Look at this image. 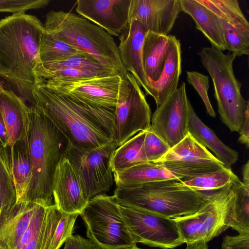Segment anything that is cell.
I'll use <instances>...</instances> for the list:
<instances>
[{
  "mask_svg": "<svg viewBox=\"0 0 249 249\" xmlns=\"http://www.w3.org/2000/svg\"><path fill=\"white\" fill-rule=\"evenodd\" d=\"M181 12L179 0H131L129 21H140L147 31L167 36Z\"/></svg>",
  "mask_w": 249,
  "mask_h": 249,
  "instance_id": "obj_18",
  "label": "cell"
},
{
  "mask_svg": "<svg viewBox=\"0 0 249 249\" xmlns=\"http://www.w3.org/2000/svg\"><path fill=\"white\" fill-rule=\"evenodd\" d=\"M53 204L17 203L0 229L7 249H49L62 217Z\"/></svg>",
  "mask_w": 249,
  "mask_h": 249,
  "instance_id": "obj_6",
  "label": "cell"
},
{
  "mask_svg": "<svg viewBox=\"0 0 249 249\" xmlns=\"http://www.w3.org/2000/svg\"><path fill=\"white\" fill-rule=\"evenodd\" d=\"M17 204V194L11 173L9 147L0 142V229Z\"/></svg>",
  "mask_w": 249,
  "mask_h": 249,
  "instance_id": "obj_29",
  "label": "cell"
},
{
  "mask_svg": "<svg viewBox=\"0 0 249 249\" xmlns=\"http://www.w3.org/2000/svg\"><path fill=\"white\" fill-rule=\"evenodd\" d=\"M64 243L63 249H98L90 239L80 235L71 234Z\"/></svg>",
  "mask_w": 249,
  "mask_h": 249,
  "instance_id": "obj_39",
  "label": "cell"
},
{
  "mask_svg": "<svg viewBox=\"0 0 249 249\" xmlns=\"http://www.w3.org/2000/svg\"><path fill=\"white\" fill-rule=\"evenodd\" d=\"M120 208L136 243L162 249L184 243L174 218L139 209Z\"/></svg>",
  "mask_w": 249,
  "mask_h": 249,
  "instance_id": "obj_13",
  "label": "cell"
},
{
  "mask_svg": "<svg viewBox=\"0 0 249 249\" xmlns=\"http://www.w3.org/2000/svg\"><path fill=\"white\" fill-rule=\"evenodd\" d=\"M30 107L25 140L31 161L32 182L26 202L53 204L52 180L55 168L65 150V137L44 115Z\"/></svg>",
  "mask_w": 249,
  "mask_h": 249,
  "instance_id": "obj_3",
  "label": "cell"
},
{
  "mask_svg": "<svg viewBox=\"0 0 249 249\" xmlns=\"http://www.w3.org/2000/svg\"><path fill=\"white\" fill-rule=\"evenodd\" d=\"M185 249H208L207 243L205 242H195L186 244Z\"/></svg>",
  "mask_w": 249,
  "mask_h": 249,
  "instance_id": "obj_43",
  "label": "cell"
},
{
  "mask_svg": "<svg viewBox=\"0 0 249 249\" xmlns=\"http://www.w3.org/2000/svg\"><path fill=\"white\" fill-rule=\"evenodd\" d=\"M181 72V44L179 39L169 35L167 55L159 79L151 85L152 97L160 106L178 88Z\"/></svg>",
  "mask_w": 249,
  "mask_h": 249,
  "instance_id": "obj_22",
  "label": "cell"
},
{
  "mask_svg": "<svg viewBox=\"0 0 249 249\" xmlns=\"http://www.w3.org/2000/svg\"><path fill=\"white\" fill-rule=\"evenodd\" d=\"M113 177L116 186H133L169 179H179L161 165L149 162L113 173Z\"/></svg>",
  "mask_w": 249,
  "mask_h": 249,
  "instance_id": "obj_27",
  "label": "cell"
},
{
  "mask_svg": "<svg viewBox=\"0 0 249 249\" xmlns=\"http://www.w3.org/2000/svg\"><path fill=\"white\" fill-rule=\"evenodd\" d=\"M213 12L220 19L229 52L236 56L249 53V23L237 0H218Z\"/></svg>",
  "mask_w": 249,
  "mask_h": 249,
  "instance_id": "obj_19",
  "label": "cell"
},
{
  "mask_svg": "<svg viewBox=\"0 0 249 249\" xmlns=\"http://www.w3.org/2000/svg\"><path fill=\"white\" fill-rule=\"evenodd\" d=\"M151 110L134 76L122 78L115 109L114 142L117 147L151 126Z\"/></svg>",
  "mask_w": 249,
  "mask_h": 249,
  "instance_id": "obj_10",
  "label": "cell"
},
{
  "mask_svg": "<svg viewBox=\"0 0 249 249\" xmlns=\"http://www.w3.org/2000/svg\"><path fill=\"white\" fill-rule=\"evenodd\" d=\"M239 234H249V187L238 180L232 207L230 228Z\"/></svg>",
  "mask_w": 249,
  "mask_h": 249,
  "instance_id": "obj_33",
  "label": "cell"
},
{
  "mask_svg": "<svg viewBox=\"0 0 249 249\" xmlns=\"http://www.w3.org/2000/svg\"><path fill=\"white\" fill-rule=\"evenodd\" d=\"M79 215L80 213H62L49 249H59L67 238L72 234L75 221Z\"/></svg>",
  "mask_w": 249,
  "mask_h": 249,
  "instance_id": "obj_36",
  "label": "cell"
},
{
  "mask_svg": "<svg viewBox=\"0 0 249 249\" xmlns=\"http://www.w3.org/2000/svg\"><path fill=\"white\" fill-rule=\"evenodd\" d=\"M43 32L42 22L25 12L0 19V77L29 106L36 74L42 65L39 47Z\"/></svg>",
  "mask_w": 249,
  "mask_h": 249,
  "instance_id": "obj_2",
  "label": "cell"
},
{
  "mask_svg": "<svg viewBox=\"0 0 249 249\" xmlns=\"http://www.w3.org/2000/svg\"><path fill=\"white\" fill-rule=\"evenodd\" d=\"M239 137L238 141L249 148V108L247 109L244 121L238 131Z\"/></svg>",
  "mask_w": 249,
  "mask_h": 249,
  "instance_id": "obj_40",
  "label": "cell"
},
{
  "mask_svg": "<svg viewBox=\"0 0 249 249\" xmlns=\"http://www.w3.org/2000/svg\"><path fill=\"white\" fill-rule=\"evenodd\" d=\"M31 105L46 117L67 143L90 150L114 142L115 108L91 105L42 82L31 91Z\"/></svg>",
  "mask_w": 249,
  "mask_h": 249,
  "instance_id": "obj_1",
  "label": "cell"
},
{
  "mask_svg": "<svg viewBox=\"0 0 249 249\" xmlns=\"http://www.w3.org/2000/svg\"><path fill=\"white\" fill-rule=\"evenodd\" d=\"M116 148L114 142L90 150L79 149L67 144L63 155L79 175L89 200L105 194L112 186L111 160Z\"/></svg>",
  "mask_w": 249,
  "mask_h": 249,
  "instance_id": "obj_11",
  "label": "cell"
},
{
  "mask_svg": "<svg viewBox=\"0 0 249 249\" xmlns=\"http://www.w3.org/2000/svg\"><path fill=\"white\" fill-rule=\"evenodd\" d=\"M30 107L24 100L0 85V113L5 125L8 146L24 140L29 122Z\"/></svg>",
  "mask_w": 249,
  "mask_h": 249,
  "instance_id": "obj_21",
  "label": "cell"
},
{
  "mask_svg": "<svg viewBox=\"0 0 249 249\" xmlns=\"http://www.w3.org/2000/svg\"><path fill=\"white\" fill-rule=\"evenodd\" d=\"M52 193L54 204L64 213L80 214L89 200L79 175L64 155L54 172Z\"/></svg>",
  "mask_w": 249,
  "mask_h": 249,
  "instance_id": "obj_16",
  "label": "cell"
},
{
  "mask_svg": "<svg viewBox=\"0 0 249 249\" xmlns=\"http://www.w3.org/2000/svg\"><path fill=\"white\" fill-rule=\"evenodd\" d=\"M145 133L146 131L139 132L115 149L111 160L113 173L148 162L143 150Z\"/></svg>",
  "mask_w": 249,
  "mask_h": 249,
  "instance_id": "obj_28",
  "label": "cell"
},
{
  "mask_svg": "<svg viewBox=\"0 0 249 249\" xmlns=\"http://www.w3.org/2000/svg\"><path fill=\"white\" fill-rule=\"evenodd\" d=\"M242 182L246 187H249V161L244 165L242 170Z\"/></svg>",
  "mask_w": 249,
  "mask_h": 249,
  "instance_id": "obj_42",
  "label": "cell"
},
{
  "mask_svg": "<svg viewBox=\"0 0 249 249\" xmlns=\"http://www.w3.org/2000/svg\"><path fill=\"white\" fill-rule=\"evenodd\" d=\"M153 163L161 165L182 181L225 167L189 132L182 140Z\"/></svg>",
  "mask_w": 249,
  "mask_h": 249,
  "instance_id": "obj_12",
  "label": "cell"
},
{
  "mask_svg": "<svg viewBox=\"0 0 249 249\" xmlns=\"http://www.w3.org/2000/svg\"><path fill=\"white\" fill-rule=\"evenodd\" d=\"M187 81L198 93L203 102L208 114L215 117V112L213 109L208 95L209 88V77L195 71H187Z\"/></svg>",
  "mask_w": 249,
  "mask_h": 249,
  "instance_id": "obj_35",
  "label": "cell"
},
{
  "mask_svg": "<svg viewBox=\"0 0 249 249\" xmlns=\"http://www.w3.org/2000/svg\"><path fill=\"white\" fill-rule=\"evenodd\" d=\"M9 158L17 194V203L26 202L32 182L33 171L25 139L18 141L9 149Z\"/></svg>",
  "mask_w": 249,
  "mask_h": 249,
  "instance_id": "obj_25",
  "label": "cell"
},
{
  "mask_svg": "<svg viewBox=\"0 0 249 249\" xmlns=\"http://www.w3.org/2000/svg\"><path fill=\"white\" fill-rule=\"evenodd\" d=\"M170 149L167 144L150 129L146 131L143 150L147 162H154Z\"/></svg>",
  "mask_w": 249,
  "mask_h": 249,
  "instance_id": "obj_34",
  "label": "cell"
},
{
  "mask_svg": "<svg viewBox=\"0 0 249 249\" xmlns=\"http://www.w3.org/2000/svg\"><path fill=\"white\" fill-rule=\"evenodd\" d=\"M238 178L231 169L224 167L181 181L185 186L193 190L205 192L221 189Z\"/></svg>",
  "mask_w": 249,
  "mask_h": 249,
  "instance_id": "obj_32",
  "label": "cell"
},
{
  "mask_svg": "<svg viewBox=\"0 0 249 249\" xmlns=\"http://www.w3.org/2000/svg\"><path fill=\"white\" fill-rule=\"evenodd\" d=\"M189 107L188 132L205 148L212 151L225 167L231 169L238 159V152L224 144L214 132L201 121L190 102Z\"/></svg>",
  "mask_w": 249,
  "mask_h": 249,
  "instance_id": "obj_24",
  "label": "cell"
},
{
  "mask_svg": "<svg viewBox=\"0 0 249 249\" xmlns=\"http://www.w3.org/2000/svg\"><path fill=\"white\" fill-rule=\"evenodd\" d=\"M201 63L213 81L214 96L221 121L232 132H238L249 108L241 93L242 84L235 76L234 54H227L213 46L203 48L199 53Z\"/></svg>",
  "mask_w": 249,
  "mask_h": 249,
  "instance_id": "obj_7",
  "label": "cell"
},
{
  "mask_svg": "<svg viewBox=\"0 0 249 249\" xmlns=\"http://www.w3.org/2000/svg\"><path fill=\"white\" fill-rule=\"evenodd\" d=\"M222 249H249V234L226 235L223 240Z\"/></svg>",
  "mask_w": 249,
  "mask_h": 249,
  "instance_id": "obj_38",
  "label": "cell"
},
{
  "mask_svg": "<svg viewBox=\"0 0 249 249\" xmlns=\"http://www.w3.org/2000/svg\"><path fill=\"white\" fill-rule=\"evenodd\" d=\"M43 25L45 31L126 76L115 40L99 26L74 13L54 10L46 14Z\"/></svg>",
  "mask_w": 249,
  "mask_h": 249,
  "instance_id": "obj_5",
  "label": "cell"
},
{
  "mask_svg": "<svg viewBox=\"0 0 249 249\" xmlns=\"http://www.w3.org/2000/svg\"><path fill=\"white\" fill-rule=\"evenodd\" d=\"M50 0H0V12L13 14L43 8Z\"/></svg>",
  "mask_w": 249,
  "mask_h": 249,
  "instance_id": "obj_37",
  "label": "cell"
},
{
  "mask_svg": "<svg viewBox=\"0 0 249 249\" xmlns=\"http://www.w3.org/2000/svg\"><path fill=\"white\" fill-rule=\"evenodd\" d=\"M67 68L98 71L109 75L115 74L121 75L118 72L102 64L93 56L84 53L75 55L61 60L42 64L41 67L37 72L36 76L37 73L42 70L53 71Z\"/></svg>",
  "mask_w": 249,
  "mask_h": 249,
  "instance_id": "obj_30",
  "label": "cell"
},
{
  "mask_svg": "<svg viewBox=\"0 0 249 249\" xmlns=\"http://www.w3.org/2000/svg\"><path fill=\"white\" fill-rule=\"evenodd\" d=\"M169 35L164 36L147 31L142 46L144 71L151 85L159 78L167 55Z\"/></svg>",
  "mask_w": 249,
  "mask_h": 249,
  "instance_id": "obj_26",
  "label": "cell"
},
{
  "mask_svg": "<svg viewBox=\"0 0 249 249\" xmlns=\"http://www.w3.org/2000/svg\"><path fill=\"white\" fill-rule=\"evenodd\" d=\"M122 77L119 74L71 80L38 82L57 92L66 93L91 105L115 108Z\"/></svg>",
  "mask_w": 249,
  "mask_h": 249,
  "instance_id": "obj_14",
  "label": "cell"
},
{
  "mask_svg": "<svg viewBox=\"0 0 249 249\" xmlns=\"http://www.w3.org/2000/svg\"><path fill=\"white\" fill-rule=\"evenodd\" d=\"M211 194L193 190L181 180L169 179L116 186L113 196L121 206L174 218L196 212L207 202Z\"/></svg>",
  "mask_w": 249,
  "mask_h": 249,
  "instance_id": "obj_4",
  "label": "cell"
},
{
  "mask_svg": "<svg viewBox=\"0 0 249 249\" xmlns=\"http://www.w3.org/2000/svg\"><path fill=\"white\" fill-rule=\"evenodd\" d=\"M126 249H142L138 248L136 245H135L131 248Z\"/></svg>",
  "mask_w": 249,
  "mask_h": 249,
  "instance_id": "obj_45",
  "label": "cell"
},
{
  "mask_svg": "<svg viewBox=\"0 0 249 249\" xmlns=\"http://www.w3.org/2000/svg\"><path fill=\"white\" fill-rule=\"evenodd\" d=\"M80 215L87 236L98 249H126L136 245L113 196L104 194L94 196Z\"/></svg>",
  "mask_w": 249,
  "mask_h": 249,
  "instance_id": "obj_8",
  "label": "cell"
},
{
  "mask_svg": "<svg viewBox=\"0 0 249 249\" xmlns=\"http://www.w3.org/2000/svg\"><path fill=\"white\" fill-rule=\"evenodd\" d=\"M181 11L194 20L196 28L210 41L212 46L222 51L227 49L223 29L219 18L198 0H179Z\"/></svg>",
  "mask_w": 249,
  "mask_h": 249,
  "instance_id": "obj_23",
  "label": "cell"
},
{
  "mask_svg": "<svg viewBox=\"0 0 249 249\" xmlns=\"http://www.w3.org/2000/svg\"><path fill=\"white\" fill-rule=\"evenodd\" d=\"M84 53H86L59 40L44 29L39 47V56L42 64Z\"/></svg>",
  "mask_w": 249,
  "mask_h": 249,
  "instance_id": "obj_31",
  "label": "cell"
},
{
  "mask_svg": "<svg viewBox=\"0 0 249 249\" xmlns=\"http://www.w3.org/2000/svg\"><path fill=\"white\" fill-rule=\"evenodd\" d=\"M0 142L4 147H8L6 129L3 118L0 113Z\"/></svg>",
  "mask_w": 249,
  "mask_h": 249,
  "instance_id": "obj_41",
  "label": "cell"
},
{
  "mask_svg": "<svg viewBox=\"0 0 249 249\" xmlns=\"http://www.w3.org/2000/svg\"><path fill=\"white\" fill-rule=\"evenodd\" d=\"M189 103L183 82L156 109L151 116L150 129L173 147L187 134Z\"/></svg>",
  "mask_w": 249,
  "mask_h": 249,
  "instance_id": "obj_15",
  "label": "cell"
},
{
  "mask_svg": "<svg viewBox=\"0 0 249 249\" xmlns=\"http://www.w3.org/2000/svg\"><path fill=\"white\" fill-rule=\"evenodd\" d=\"M147 32L140 21H129L119 36L120 43L118 49L121 61L125 70L134 76L145 93L152 96V88L142 63V46Z\"/></svg>",
  "mask_w": 249,
  "mask_h": 249,
  "instance_id": "obj_20",
  "label": "cell"
},
{
  "mask_svg": "<svg viewBox=\"0 0 249 249\" xmlns=\"http://www.w3.org/2000/svg\"><path fill=\"white\" fill-rule=\"evenodd\" d=\"M238 180L212 193L195 213L174 218L184 243H207L230 228Z\"/></svg>",
  "mask_w": 249,
  "mask_h": 249,
  "instance_id": "obj_9",
  "label": "cell"
},
{
  "mask_svg": "<svg viewBox=\"0 0 249 249\" xmlns=\"http://www.w3.org/2000/svg\"><path fill=\"white\" fill-rule=\"evenodd\" d=\"M131 0H78L75 11L107 32L119 37L129 21Z\"/></svg>",
  "mask_w": 249,
  "mask_h": 249,
  "instance_id": "obj_17",
  "label": "cell"
},
{
  "mask_svg": "<svg viewBox=\"0 0 249 249\" xmlns=\"http://www.w3.org/2000/svg\"><path fill=\"white\" fill-rule=\"evenodd\" d=\"M0 249H7L2 241L0 239Z\"/></svg>",
  "mask_w": 249,
  "mask_h": 249,
  "instance_id": "obj_44",
  "label": "cell"
}]
</instances>
